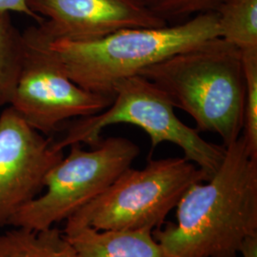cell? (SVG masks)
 I'll list each match as a JSON object with an SVG mask.
<instances>
[{"label":"cell","instance_id":"15","mask_svg":"<svg viewBox=\"0 0 257 257\" xmlns=\"http://www.w3.org/2000/svg\"><path fill=\"white\" fill-rule=\"evenodd\" d=\"M150 9L164 20L215 12L225 0H145Z\"/></svg>","mask_w":257,"mask_h":257},{"label":"cell","instance_id":"10","mask_svg":"<svg viewBox=\"0 0 257 257\" xmlns=\"http://www.w3.org/2000/svg\"><path fill=\"white\" fill-rule=\"evenodd\" d=\"M78 257H164L153 230L65 228Z\"/></svg>","mask_w":257,"mask_h":257},{"label":"cell","instance_id":"1","mask_svg":"<svg viewBox=\"0 0 257 257\" xmlns=\"http://www.w3.org/2000/svg\"><path fill=\"white\" fill-rule=\"evenodd\" d=\"M205 182L184 193L176 223L153 230L163 256L236 257L244 239L257 233V158L241 136Z\"/></svg>","mask_w":257,"mask_h":257},{"label":"cell","instance_id":"2","mask_svg":"<svg viewBox=\"0 0 257 257\" xmlns=\"http://www.w3.org/2000/svg\"><path fill=\"white\" fill-rule=\"evenodd\" d=\"M140 75L159 87L191 115L196 130L219 136L227 147L243 127L245 76L242 54L221 37L171 55Z\"/></svg>","mask_w":257,"mask_h":257},{"label":"cell","instance_id":"14","mask_svg":"<svg viewBox=\"0 0 257 257\" xmlns=\"http://www.w3.org/2000/svg\"><path fill=\"white\" fill-rule=\"evenodd\" d=\"M242 61L245 76V98L241 137L248 154L257 158V52L242 54Z\"/></svg>","mask_w":257,"mask_h":257},{"label":"cell","instance_id":"6","mask_svg":"<svg viewBox=\"0 0 257 257\" xmlns=\"http://www.w3.org/2000/svg\"><path fill=\"white\" fill-rule=\"evenodd\" d=\"M70 148L69 155L46 175V193L17 211L9 226L43 230L69 219L107 190L140 154L136 143L118 137L102 139L90 151L81 144Z\"/></svg>","mask_w":257,"mask_h":257},{"label":"cell","instance_id":"13","mask_svg":"<svg viewBox=\"0 0 257 257\" xmlns=\"http://www.w3.org/2000/svg\"><path fill=\"white\" fill-rule=\"evenodd\" d=\"M25 53L23 33L9 12H0V107L10 105L19 81Z\"/></svg>","mask_w":257,"mask_h":257},{"label":"cell","instance_id":"5","mask_svg":"<svg viewBox=\"0 0 257 257\" xmlns=\"http://www.w3.org/2000/svg\"><path fill=\"white\" fill-rule=\"evenodd\" d=\"M208 181L202 170L185 157L149 159L141 170L132 167L107 190L66 220L65 228L97 230H156L162 227L184 193Z\"/></svg>","mask_w":257,"mask_h":257},{"label":"cell","instance_id":"11","mask_svg":"<svg viewBox=\"0 0 257 257\" xmlns=\"http://www.w3.org/2000/svg\"><path fill=\"white\" fill-rule=\"evenodd\" d=\"M15 229L0 234V257H78L63 230Z\"/></svg>","mask_w":257,"mask_h":257},{"label":"cell","instance_id":"3","mask_svg":"<svg viewBox=\"0 0 257 257\" xmlns=\"http://www.w3.org/2000/svg\"><path fill=\"white\" fill-rule=\"evenodd\" d=\"M217 37V14L210 12L174 26L124 29L89 41L55 39L49 46L76 85L113 95L112 87L121 79Z\"/></svg>","mask_w":257,"mask_h":257},{"label":"cell","instance_id":"17","mask_svg":"<svg viewBox=\"0 0 257 257\" xmlns=\"http://www.w3.org/2000/svg\"><path fill=\"white\" fill-rule=\"evenodd\" d=\"M239 253L243 257H257V233L244 239L239 248Z\"/></svg>","mask_w":257,"mask_h":257},{"label":"cell","instance_id":"7","mask_svg":"<svg viewBox=\"0 0 257 257\" xmlns=\"http://www.w3.org/2000/svg\"><path fill=\"white\" fill-rule=\"evenodd\" d=\"M25 53L11 106L32 127L44 136L71 118H83L107 109L113 95L89 92L66 74L50 49L52 38L41 27L23 33Z\"/></svg>","mask_w":257,"mask_h":257},{"label":"cell","instance_id":"4","mask_svg":"<svg viewBox=\"0 0 257 257\" xmlns=\"http://www.w3.org/2000/svg\"><path fill=\"white\" fill-rule=\"evenodd\" d=\"M112 93L113 100L107 109L74 121L63 138L54 141L55 149L63 151L73 144L95 147L105 128L124 123L145 131L153 151L161 143H173L183 151L187 160L202 170L208 180L216 173L226 147L205 140L196 128L184 124L170 98L155 83L137 74L115 83Z\"/></svg>","mask_w":257,"mask_h":257},{"label":"cell","instance_id":"12","mask_svg":"<svg viewBox=\"0 0 257 257\" xmlns=\"http://www.w3.org/2000/svg\"><path fill=\"white\" fill-rule=\"evenodd\" d=\"M215 12L222 39L242 54L257 52V0H225Z\"/></svg>","mask_w":257,"mask_h":257},{"label":"cell","instance_id":"8","mask_svg":"<svg viewBox=\"0 0 257 257\" xmlns=\"http://www.w3.org/2000/svg\"><path fill=\"white\" fill-rule=\"evenodd\" d=\"M63 151L32 128L11 106L0 113V228L44 189Z\"/></svg>","mask_w":257,"mask_h":257},{"label":"cell","instance_id":"16","mask_svg":"<svg viewBox=\"0 0 257 257\" xmlns=\"http://www.w3.org/2000/svg\"><path fill=\"white\" fill-rule=\"evenodd\" d=\"M0 12H16L19 14H23L37 20L38 24L43 22L44 20L37 17L36 14H34L29 9L26 0H0Z\"/></svg>","mask_w":257,"mask_h":257},{"label":"cell","instance_id":"9","mask_svg":"<svg viewBox=\"0 0 257 257\" xmlns=\"http://www.w3.org/2000/svg\"><path fill=\"white\" fill-rule=\"evenodd\" d=\"M48 37L89 41L131 28H159L167 21L145 0H26Z\"/></svg>","mask_w":257,"mask_h":257}]
</instances>
